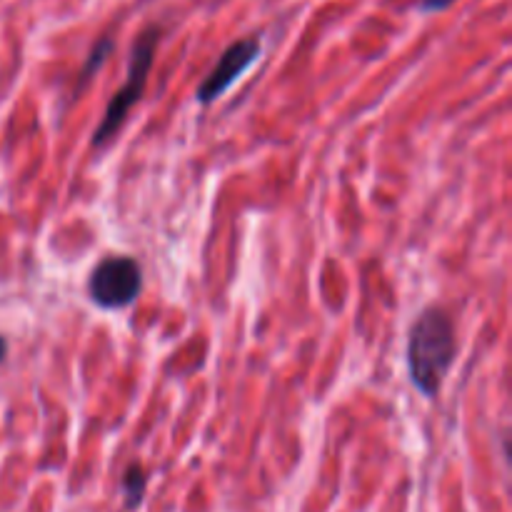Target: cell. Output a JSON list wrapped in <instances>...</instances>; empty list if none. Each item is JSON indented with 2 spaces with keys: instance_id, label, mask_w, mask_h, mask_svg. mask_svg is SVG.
<instances>
[{
  "instance_id": "obj_1",
  "label": "cell",
  "mask_w": 512,
  "mask_h": 512,
  "mask_svg": "<svg viewBox=\"0 0 512 512\" xmlns=\"http://www.w3.org/2000/svg\"><path fill=\"white\" fill-rule=\"evenodd\" d=\"M410 383L425 398H438L455 360L453 320L443 308H428L418 315L408 333Z\"/></svg>"
},
{
  "instance_id": "obj_2",
  "label": "cell",
  "mask_w": 512,
  "mask_h": 512,
  "mask_svg": "<svg viewBox=\"0 0 512 512\" xmlns=\"http://www.w3.org/2000/svg\"><path fill=\"white\" fill-rule=\"evenodd\" d=\"M160 43V28L158 25H148L143 33L135 38L133 50H130L128 60V75H125V83L120 85L118 93L108 100L105 105V113L100 118L98 128L93 133V148H103L113 140V135L118 133L120 125L125 123L128 113L133 110V105L143 98L145 85H148V75L153 70L155 63V50Z\"/></svg>"
},
{
  "instance_id": "obj_3",
  "label": "cell",
  "mask_w": 512,
  "mask_h": 512,
  "mask_svg": "<svg viewBox=\"0 0 512 512\" xmlns=\"http://www.w3.org/2000/svg\"><path fill=\"white\" fill-rule=\"evenodd\" d=\"M143 293V270L130 255H108L88 278V298L103 310H123Z\"/></svg>"
},
{
  "instance_id": "obj_4",
  "label": "cell",
  "mask_w": 512,
  "mask_h": 512,
  "mask_svg": "<svg viewBox=\"0 0 512 512\" xmlns=\"http://www.w3.org/2000/svg\"><path fill=\"white\" fill-rule=\"evenodd\" d=\"M263 53V43H260L258 35H248V38L235 40L233 45L223 50V55L218 58L215 68L205 75L203 83L198 85V103L210 105L220 98L223 93H228L233 88V83H238L250 68H253L255 60Z\"/></svg>"
},
{
  "instance_id": "obj_5",
  "label": "cell",
  "mask_w": 512,
  "mask_h": 512,
  "mask_svg": "<svg viewBox=\"0 0 512 512\" xmlns=\"http://www.w3.org/2000/svg\"><path fill=\"white\" fill-rule=\"evenodd\" d=\"M115 50V40L110 38V35H103V38L98 40V43L93 45V50L88 53V58H85L83 68H80V75H78V85H75V93H78L83 85H88V80L93 78L95 73H98L100 68H103L105 60L110 58V53Z\"/></svg>"
},
{
  "instance_id": "obj_6",
  "label": "cell",
  "mask_w": 512,
  "mask_h": 512,
  "mask_svg": "<svg viewBox=\"0 0 512 512\" xmlns=\"http://www.w3.org/2000/svg\"><path fill=\"white\" fill-rule=\"evenodd\" d=\"M145 485H148V475L140 468L138 463H130L123 475V495H125V508H138L140 500L145 495Z\"/></svg>"
},
{
  "instance_id": "obj_7",
  "label": "cell",
  "mask_w": 512,
  "mask_h": 512,
  "mask_svg": "<svg viewBox=\"0 0 512 512\" xmlns=\"http://www.w3.org/2000/svg\"><path fill=\"white\" fill-rule=\"evenodd\" d=\"M455 0H420V10L423 13H438V10H445L450 8Z\"/></svg>"
},
{
  "instance_id": "obj_8",
  "label": "cell",
  "mask_w": 512,
  "mask_h": 512,
  "mask_svg": "<svg viewBox=\"0 0 512 512\" xmlns=\"http://www.w3.org/2000/svg\"><path fill=\"white\" fill-rule=\"evenodd\" d=\"M5 355H8V340H5L3 335H0V363H3V360H5Z\"/></svg>"
}]
</instances>
